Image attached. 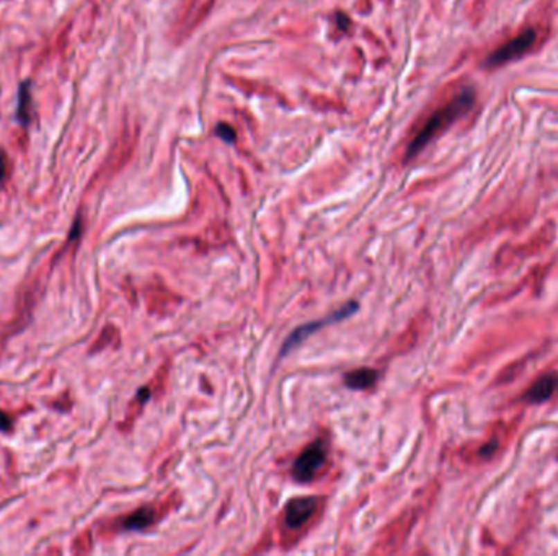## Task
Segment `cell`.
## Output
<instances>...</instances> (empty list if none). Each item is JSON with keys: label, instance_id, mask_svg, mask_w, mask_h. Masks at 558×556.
Segmentation results:
<instances>
[{"label": "cell", "instance_id": "1", "mask_svg": "<svg viewBox=\"0 0 558 556\" xmlns=\"http://www.w3.org/2000/svg\"><path fill=\"white\" fill-rule=\"evenodd\" d=\"M474 103L475 91L467 87V89L459 91L451 101H447L444 107L439 108L436 113H433L428 118V121L423 124L422 129L418 131V134L413 137V141L410 142L408 150H406V159H411L416 154H420L434 137H438L452 123H456L460 116H464L474 107Z\"/></svg>", "mask_w": 558, "mask_h": 556}, {"label": "cell", "instance_id": "2", "mask_svg": "<svg viewBox=\"0 0 558 556\" xmlns=\"http://www.w3.org/2000/svg\"><path fill=\"white\" fill-rule=\"evenodd\" d=\"M537 39V33L532 28L524 30L523 33H519L518 36H514L513 39H510L507 43L501 44L500 48L493 51V53L488 56L487 61H485V66L487 67H500L503 64L513 62L516 59H519L521 56H524L528 51L532 48L534 43Z\"/></svg>", "mask_w": 558, "mask_h": 556}, {"label": "cell", "instance_id": "3", "mask_svg": "<svg viewBox=\"0 0 558 556\" xmlns=\"http://www.w3.org/2000/svg\"><path fill=\"white\" fill-rule=\"evenodd\" d=\"M358 310V302H348L346 305H343L341 309H338L336 312H333L328 316H325L322 320H317L314 321V323H307V325H302L299 328L294 330V332L291 333V337L286 339L285 344H282V349H281V356H285L289 351H292L297 344H300L302 341H305V338H309L310 334H314L317 330L323 328V326L330 325V323H336V321H341L348 319L350 315H353L354 312Z\"/></svg>", "mask_w": 558, "mask_h": 556}, {"label": "cell", "instance_id": "4", "mask_svg": "<svg viewBox=\"0 0 558 556\" xmlns=\"http://www.w3.org/2000/svg\"><path fill=\"white\" fill-rule=\"evenodd\" d=\"M327 460V449L322 440H315L309 447L304 449L299 457L296 458L294 467H292V476L300 483L310 481L317 475V472Z\"/></svg>", "mask_w": 558, "mask_h": 556}, {"label": "cell", "instance_id": "5", "mask_svg": "<svg viewBox=\"0 0 558 556\" xmlns=\"http://www.w3.org/2000/svg\"><path fill=\"white\" fill-rule=\"evenodd\" d=\"M514 426H505V424H496L493 427L492 434L488 436V439L485 440L483 444H480L477 449L472 452V457L475 462H490L496 457V454H500V450L505 447L507 440H510L511 434H513Z\"/></svg>", "mask_w": 558, "mask_h": 556}, {"label": "cell", "instance_id": "6", "mask_svg": "<svg viewBox=\"0 0 558 556\" xmlns=\"http://www.w3.org/2000/svg\"><path fill=\"white\" fill-rule=\"evenodd\" d=\"M558 392V372H543L525 390L524 400L528 403H543Z\"/></svg>", "mask_w": 558, "mask_h": 556}, {"label": "cell", "instance_id": "7", "mask_svg": "<svg viewBox=\"0 0 558 556\" xmlns=\"http://www.w3.org/2000/svg\"><path fill=\"white\" fill-rule=\"evenodd\" d=\"M317 498H312V496H307V498H296L289 501V504L286 505V526L289 528H297L300 527L302 523H305L309 521V517L312 516L317 509Z\"/></svg>", "mask_w": 558, "mask_h": 556}, {"label": "cell", "instance_id": "8", "mask_svg": "<svg viewBox=\"0 0 558 556\" xmlns=\"http://www.w3.org/2000/svg\"><path fill=\"white\" fill-rule=\"evenodd\" d=\"M377 370L363 367V369L348 372L345 375V385L351 390H366L377 382Z\"/></svg>", "mask_w": 558, "mask_h": 556}, {"label": "cell", "instance_id": "9", "mask_svg": "<svg viewBox=\"0 0 558 556\" xmlns=\"http://www.w3.org/2000/svg\"><path fill=\"white\" fill-rule=\"evenodd\" d=\"M17 118L23 126H28L31 121V95H30V85L23 84L20 87V95H18V109Z\"/></svg>", "mask_w": 558, "mask_h": 556}, {"label": "cell", "instance_id": "10", "mask_svg": "<svg viewBox=\"0 0 558 556\" xmlns=\"http://www.w3.org/2000/svg\"><path fill=\"white\" fill-rule=\"evenodd\" d=\"M154 522V511L150 508H141L139 511L132 512L125 521V527L129 530H143Z\"/></svg>", "mask_w": 558, "mask_h": 556}, {"label": "cell", "instance_id": "11", "mask_svg": "<svg viewBox=\"0 0 558 556\" xmlns=\"http://www.w3.org/2000/svg\"><path fill=\"white\" fill-rule=\"evenodd\" d=\"M7 168H8L7 155L6 152L0 150V181H3V178L7 177Z\"/></svg>", "mask_w": 558, "mask_h": 556}, {"label": "cell", "instance_id": "12", "mask_svg": "<svg viewBox=\"0 0 558 556\" xmlns=\"http://www.w3.org/2000/svg\"><path fill=\"white\" fill-rule=\"evenodd\" d=\"M217 132H219V136L224 137V139H227V137H228V141H234V131H232V127L219 126Z\"/></svg>", "mask_w": 558, "mask_h": 556}, {"label": "cell", "instance_id": "13", "mask_svg": "<svg viewBox=\"0 0 558 556\" xmlns=\"http://www.w3.org/2000/svg\"><path fill=\"white\" fill-rule=\"evenodd\" d=\"M12 424V420L8 418L7 415H3V413H0V429L2 431H7L8 427Z\"/></svg>", "mask_w": 558, "mask_h": 556}]
</instances>
